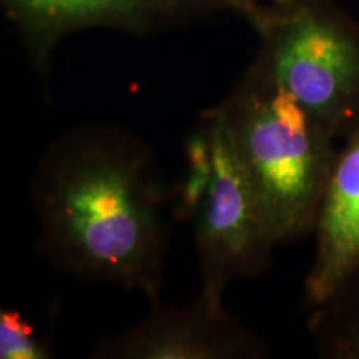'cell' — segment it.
<instances>
[{
  "label": "cell",
  "mask_w": 359,
  "mask_h": 359,
  "mask_svg": "<svg viewBox=\"0 0 359 359\" xmlns=\"http://www.w3.org/2000/svg\"><path fill=\"white\" fill-rule=\"evenodd\" d=\"M201 118L212 137L213 178L193 222L195 253L200 294L223 303L231 283L262 275L280 243L241 168L218 105Z\"/></svg>",
  "instance_id": "obj_4"
},
{
  "label": "cell",
  "mask_w": 359,
  "mask_h": 359,
  "mask_svg": "<svg viewBox=\"0 0 359 359\" xmlns=\"http://www.w3.org/2000/svg\"><path fill=\"white\" fill-rule=\"evenodd\" d=\"M222 2L226 8H231V11L243 15L258 32L259 27L266 19L269 4L275 2V0H222Z\"/></svg>",
  "instance_id": "obj_11"
},
{
  "label": "cell",
  "mask_w": 359,
  "mask_h": 359,
  "mask_svg": "<svg viewBox=\"0 0 359 359\" xmlns=\"http://www.w3.org/2000/svg\"><path fill=\"white\" fill-rule=\"evenodd\" d=\"M218 109L278 243L313 233L338 140L253 64Z\"/></svg>",
  "instance_id": "obj_2"
},
{
  "label": "cell",
  "mask_w": 359,
  "mask_h": 359,
  "mask_svg": "<svg viewBox=\"0 0 359 359\" xmlns=\"http://www.w3.org/2000/svg\"><path fill=\"white\" fill-rule=\"evenodd\" d=\"M258 67L343 142L359 125V24L331 0H275L258 30Z\"/></svg>",
  "instance_id": "obj_3"
},
{
  "label": "cell",
  "mask_w": 359,
  "mask_h": 359,
  "mask_svg": "<svg viewBox=\"0 0 359 359\" xmlns=\"http://www.w3.org/2000/svg\"><path fill=\"white\" fill-rule=\"evenodd\" d=\"M53 349L37 327L13 308L0 309V359H50Z\"/></svg>",
  "instance_id": "obj_10"
},
{
  "label": "cell",
  "mask_w": 359,
  "mask_h": 359,
  "mask_svg": "<svg viewBox=\"0 0 359 359\" xmlns=\"http://www.w3.org/2000/svg\"><path fill=\"white\" fill-rule=\"evenodd\" d=\"M354 276H359V271H358V273H356V275H354Z\"/></svg>",
  "instance_id": "obj_12"
},
{
  "label": "cell",
  "mask_w": 359,
  "mask_h": 359,
  "mask_svg": "<svg viewBox=\"0 0 359 359\" xmlns=\"http://www.w3.org/2000/svg\"><path fill=\"white\" fill-rule=\"evenodd\" d=\"M304 303L316 308L359 271V125L341 142L314 224Z\"/></svg>",
  "instance_id": "obj_7"
},
{
  "label": "cell",
  "mask_w": 359,
  "mask_h": 359,
  "mask_svg": "<svg viewBox=\"0 0 359 359\" xmlns=\"http://www.w3.org/2000/svg\"><path fill=\"white\" fill-rule=\"evenodd\" d=\"M268 344L228 313L198 294L187 306L154 304L148 316L98 341L95 359H262Z\"/></svg>",
  "instance_id": "obj_5"
},
{
  "label": "cell",
  "mask_w": 359,
  "mask_h": 359,
  "mask_svg": "<svg viewBox=\"0 0 359 359\" xmlns=\"http://www.w3.org/2000/svg\"><path fill=\"white\" fill-rule=\"evenodd\" d=\"M308 330L320 356L359 359V276H353L327 302L311 308Z\"/></svg>",
  "instance_id": "obj_8"
},
{
  "label": "cell",
  "mask_w": 359,
  "mask_h": 359,
  "mask_svg": "<svg viewBox=\"0 0 359 359\" xmlns=\"http://www.w3.org/2000/svg\"><path fill=\"white\" fill-rule=\"evenodd\" d=\"M213 178V148L203 118L185 142V172L173 190L172 217L180 223L195 222Z\"/></svg>",
  "instance_id": "obj_9"
},
{
  "label": "cell",
  "mask_w": 359,
  "mask_h": 359,
  "mask_svg": "<svg viewBox=\"0 0 359 359\" xmlns=\"http://www.w3.org/2000/svg\"><path fill=\"white\" fill-rule=\"evenodd\" d=\"M30 200L37 250L58 271L160 303L173 190L140 137L114 125L62 133L35 165Z\"/></svg>",
  "instance_id": "obj_1"
},
{
  "label": "cell",
  "mask_w": 359,
  "mask_h": 359,
  "mask_svg": "<svg viewBox=\"0 0 359 359\" xmlns=\"http://www.w3.org/2000/svg\"><path fill=\"white\" fill-rule=\"evenodd\" d=\"M42 77L48 75L53 48L67 35L85 29L147 34L182 25L217 8L222 0H2Z\"/></svg>",
  "instance_id": "obj_6"
}]
</instances>
